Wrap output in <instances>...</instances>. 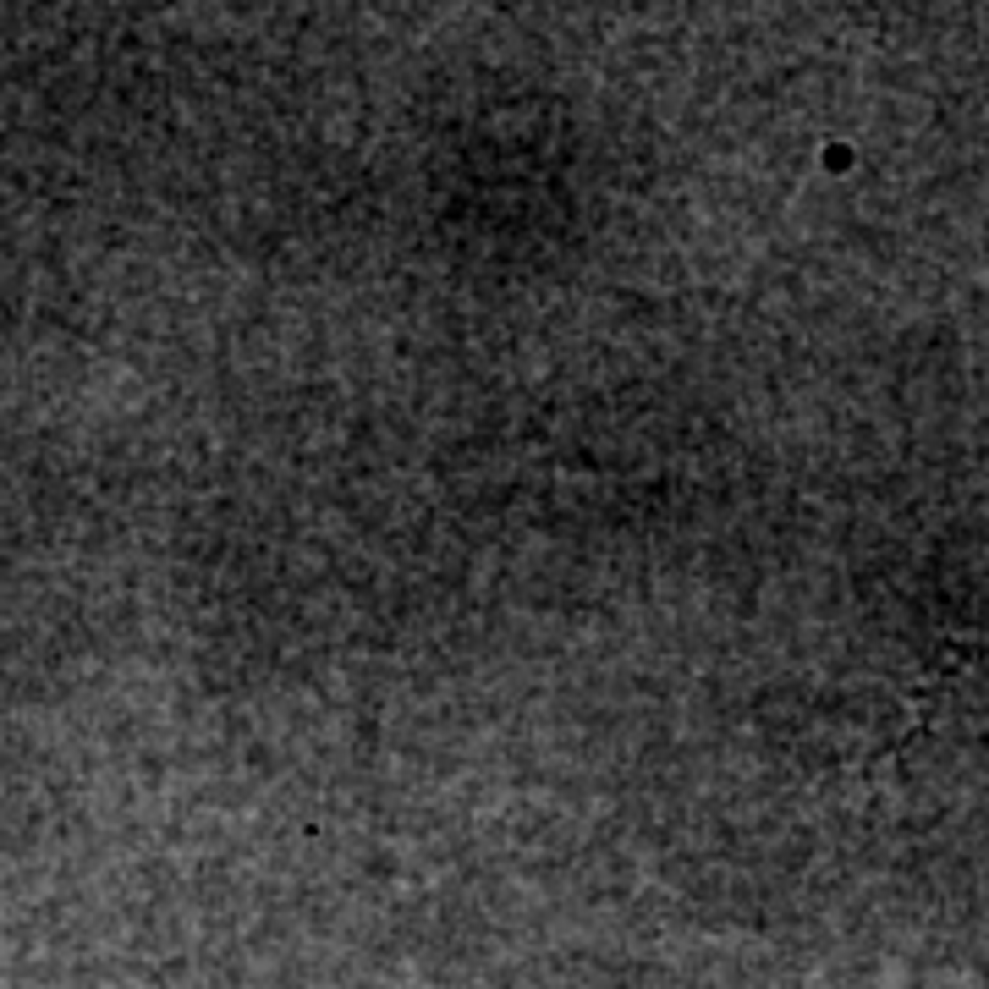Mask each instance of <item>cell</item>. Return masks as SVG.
Returning <instances> with one entry per match:
<instances>
[{
  "mask_svg": "<svg viewBox=\"0 0 989 989\" xmlns=\"http://www.w3.org/2000/svg\"><path fill=\"white\" fill-rule=\"evenodd\" d=\"M852 166V149L847 143H831V149H824V171H847Z\"/></svg>",
  "mask_w": 989,
  "mask_h": 989,
  "instance_id": "cell-1",
  "label": "cell"
}]
</instances>
